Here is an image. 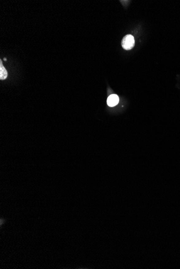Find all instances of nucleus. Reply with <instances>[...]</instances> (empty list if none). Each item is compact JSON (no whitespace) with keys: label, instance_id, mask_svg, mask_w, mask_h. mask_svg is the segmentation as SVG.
<instances>
[{"label":"nucleus","instance_id":"f03ea898","mask_svg":"<svg viewBox=\"0 0 180 269\" xmlns=\"http://www.w3.org/2000/svg\"><path fill=\"white\" fill-rule=\"evenodd\" d=\"M119 101V98L116 94L110 95L107 100V105L111 107H113L117 105Z\"/></svg>","mask_w":180,"mask_h":269},{"label":"nucleus","instance_id":"7ed1b4c3","mask_svg":"<svg viewBox=\"0 0 180 269\" xmlns=\"http://www.w3.org/2000/svg\"><path fill=\"white\" fill-rule=\"evenodd\" d=\"M8 77V72L3 65L2 61L0 60V79L4 80Z\"/></svg>","mask_w":180,"mask_h":269},{"label":"nucleus","instance_id":"20e7f679","mask_svg":"<svg viewBox=\"0 0 180 269\" xmlns=\"http://www.w3.org/2000/svg\"><path fill=\"white\" fill-rule=\"evenodd\" d=\"M4 60H5V61H6V58H5V59H4Z\"/></svg>","mask_w":180,"mask_h":269},{"label":"nucleus","instance_id":"f257e3e1","mask_svg":"<svg viewBox=\"0 0 180 269\" xmlns=\"http://www.w3.org/2000/svg\"><path fill=\"white\" fill-rule=\"evenodd\" d=\"M135 44V40L133 35H127L122 38L121 45L125 50H130L133 48Z\"/></svg>","mask_w":180,"mask_h":269}]
</instances>
